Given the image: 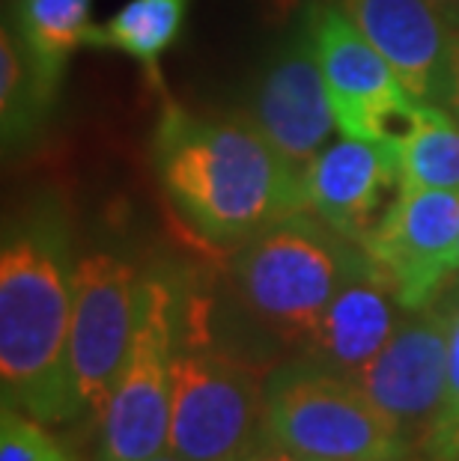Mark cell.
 Here are the masks:
<instances>
[{"instance_id":"obj_1","label":"cell","mask_w":459,"mask_h":461,"mask_svg":"<svg viewBox=\"0 0 459 461\" xmlns=\"http://www.w3.org/2000/svg\"><path fill=\"white\" fill-rule=\"evenodd\" d=\"M75 262L69 214L54 191H33L6 214L0 244L4 405L39 423H69L81 414L69 363Z\"/></svg>"},{"instance_id":"obj_2","label":"cell","mask_w":459,"mask_h":461,"mask_svg":"<svg viewBox=\"0 0 459 461\" xmlns=\"http://www.w3.org/2000/svg\"><path fill=\"white\" fill-rule=\"evenodd\" d=\"M152 164L185 223L215 248L248 239L308 209L305 182L248 116H200L164 104Z\"/></svg>"},{"instance_id":"obj_3","label":"cell","mask_w":459,"mask_h":461,"mask_svg":"<svg viewBox=\"0 0 459 461\" xmlns=\"http://www.w3.org/2000/svg\"><path fill=\"white\" fill-rule=\"evenodd\" d=\"M364 262L361 244L301 209L242 244L230 271L248 316L301 348L337 289Z\"/></svg>"},{"instance_id":"obj_4","label":"cell","mask_w":459,"mask_h":461,"mask_svg":"<svg viewBox=\"0 0 459 461\" xmlns=\"http://www.w3.org/2000/svg\"><path fill=\"white\" fill-rule=\"evenodd\" d=\"M209 303L182 292L170 363L168 453L182 461H236L262 435L266 378L215 346Z\"/></svg>"},{"instance_id":"obj_5","label":"cell","mask_w":459,"mask_h":461,"mask_svg":"<svg viewBox=\"0 0 459 461\" xmlns=\"http://www.w3.org/2000/svg\"><path fill=\"white\" fill-rule=\"evenodd\" d=\"M262 435L310 461H403L412 438L355 378L298 357L266 375Z\"/></svg>"},{"instance_id":"obj_6","label":"cell","mask_w":459,"mask_h":461,"mask_svg":"<svg viewBox=\"0 0 459 461\" xmlns=\"http://www.w3.org/2000/svg\"><path fill=\"white\" fill-rule=\"evenodd\" d=\"M182 292V280L164 265H150L141 274L138 321L102 414L99 461H143L168 449L170 363Z\"/></svg>"},{"instance_id":"obj_7","label":"cell","mask_w":459,"mask_h":461,"mask_svg":"<svg viewBox=\"0 0 459 461\" xmlns=\"http://www.w3.org/2000/svg\"><path fill=\"white\" fill-rule=\"evenodd\" d=\"M138 289V265L114 244H96L75 262L69 363L81 414H105L132 346Z\"/></svg>"},{"instance_id":"obj_8","label":"cell","mask_w":459,"mask_h":461,"mask_svg":"<svg viewBox=\"0 0 459 461\" xmlns=\"http://www.w3.org/2000/svg\"><path fill=\"white\" fill-rule=\"evenodd\" d=\"M301 15L314 36L340 131L399 149L415 122L418 102L394 68L331 0H308Z\"/></svg>"},{"instance_id":"obj_9","label":"cell","mask_w":459,"mask_h":461,"mask_svg":"<svg viewBox=\"0 0 459 461\" xmlns=\"http://www.w3.org/2000/svg\"><path fill=\"white\" fill-rule=\"evenodd\" d=\"M248 120L275 146L289 170L301 176V182L340 129L305 15L260 63L251 81Z\"/></svg>"},{"instance_id":"obj_10","label":"cell","mask_w":459,"mask_h":461,"mask_svg":"<svg viewBox=\"0 0 459 461\" xmlns=\"http://www.w3.org/2000/svg\"><path fill=\"white\" fill-rule=\"evenodd\" d=\"M456 310V283H447L436 301L421 310H406L403 321L379 351L358 372L355 381L367 390L409 438L433 429L447 393V360Z\"/></svg>"},{"instance_id":"obj_11","label":"cell","mask_w":459,"mask_h":461,"mask_svg":"<svg viewBox=\"0 0 459 461\" xmlns=\"http://www.w3.org/2000/svg\"><path fill=\"white\" fill-rule=\"evenodd\" d=\"M361 248L397 292L403 310L427 307L459 274V194L406 185Z\"/></svg>"},{"instance_id":"obj_12","label":"cell","mask_w":459,"mask_h":461,"mask_svg":"<svg viewBox=\"0 0 459 461\" xmlns=\"http://www.w3.org/2000/svg\"><path fill=\"white\" fill-rule=\"evenodd\" d=\"M406 188L399 149L390 143L340 134L305 173L308 209L331 230L364 244Z\"/></svg>"},{"instance_id":"obj_13","label":"cell","mask_w":459,"mask_h":461,"mask_svg":"<svg viewBox=\"0 0 459 461\" xmlns=\"http://www.w3.org/2000/svg\"><path fill=\"white\" fill-rule=\"evenodd\" d=\"M394 68L418 104L451 93L454 33L427 0H331Z\"/></svg>"},{"instance_id":"obj_14","label":"cell","mask_w":459,"mask_h":461,"mask_svg":"<svg viewBox=\"0 0 459 461\" xmlns=\"http://www.w3.org/2000/svg\"><path fill=\"white\" fill-rule=\"evenodd\" d=\"M406 310L373 262L361 265L331 298L317 328L301 342V357L355 378L388 346Z\"/></svg>"},{"instance_id":"obj_15","label":"cell","mask_w":459,"mask_h":461,"mask_svg":"<svg viewBox=\"0 0 459 461\" xmlns=\"http://www.w3.org/2000/svg\"><path fill=\"white\" fill-rule=\"evenodd\" d=\"M63 72L31 51L13 18L0 27V140L4 155H18L39 140L60 102Z\"/></svg>"},{"instance_id":"obj_16","label":"cell","mask_w":459,"mask_h":461,"mask_svg":"<svg viewBox=\"0 0 459 461\" xmlns=\"http://www.w3.org/2000/svg\"><path fill=\"white\" fill-rule=\"evenodd\" d=\"M191 0H129L102 24H90L84 45L120 51L159 75L161 57L179 39Z\"/></svg>"},{"instance_id":"obj_17","label":"cell","mask_w":459,"mask_h":461,"mask_svg":"<svg viewBox=\"0 0 459 461\" xmlns=\"http://www.w3.org/2000/svg\"><path fill=\"white\" fill-rule=\"evenodd\" d=\"M399 161L409 188L459 194V120L445 104H418L412 129L399 140Z\"/></svg>"},{"instance_id":"obj_18","label":"cell","mask_w":459,"mask_h":461,"mask_svg":"<svg viewBox=\"0 0 459 461\" xmlns=\"http://www.w3.org/2000/svg\"><path fill=\"white\" fill-rule=\"evenodd\" d=\"M90 9L93 0H13V13L6 15L36 57L66 72L93 24Z\"/></svg>"},{"instance_id":"obj_19","label":"cell","mask_w":459,"mask_h":461,"mask_svg":"<svg viewBox=\"0 0 459 461\" xmlns=\"http://www.w3.org/2000/svg\"><path fill=\"white\" fill-rule=\"evenodd\" d=\"M0 461H72L39 420L4 405L0 411Z\"/></svg>"},{"instance_id":"obj_20","label":"cell","mask_w":459,"mask_h":461,"mask_svg":"<svg viewBox=\"0 0 459 461\" xmlns=\"http://www.w3.org/2000/svg\"><path fill=\"white\" fill-rule=\"evenodd\" d=\"M427 449L436 461H459V274H456V310L451 330V360H447V393L433 429L427 435Z\"/></svg>"},{"instance_id":"obj_21","label":"cell","mask_w":459,"mask_h":461,"mask_svg":"<svg viewBox=\"0 0 459 461\" xmlns=\"http://www.w3.org/2000/svg\"><path fill=\"white\" fill-rule=\"evenodd\" d=\"M236 461H310V458H301L289 449L278 447L275 440H269L266 435H260V440L253 444L251 449H245Z\"/></svg>"},{"instance_id":"obj_22","label":"cell","mask_w":459,"mask_h":461,"mask_svg":"<svg viewBox=\"0 0 459 461\" xmlns=\"http://www.w3.org/2000/svg\"><path fill=\"white\" fill-rule=\"evenodd\" d=\"M445 107L459 120V33H454V54H451V93Z\"/></svg>"},{"instance_id":"obj_23","label":"cell","mask_w":459,"mask_h":461,"mask_svg":"<svg viewBox=\"0 0 459 461\" xmlns=\"http://www.w3.org/2000/svg\"><path fill=\"white\" fill-rule=\"evenodd\" d=\"M427 4L445 18V24L451 27V33H459V0H427Z\"/></svg>"},{"instance_id":"obj_24","label":"cell","mask_w":459,"mask_h":461,"mask_svg":"<svg viewBox=\"0 0 459 461\" xmlns=\"http://www.w3.org/2000/svg\"><path fill=\"white\" fill-rule=\"evenodd\" d=\"M143 461H182V458H177V456H173V453H168V449H164V453L152 456V458H143Z\"/></svg>"}]
</instances>
